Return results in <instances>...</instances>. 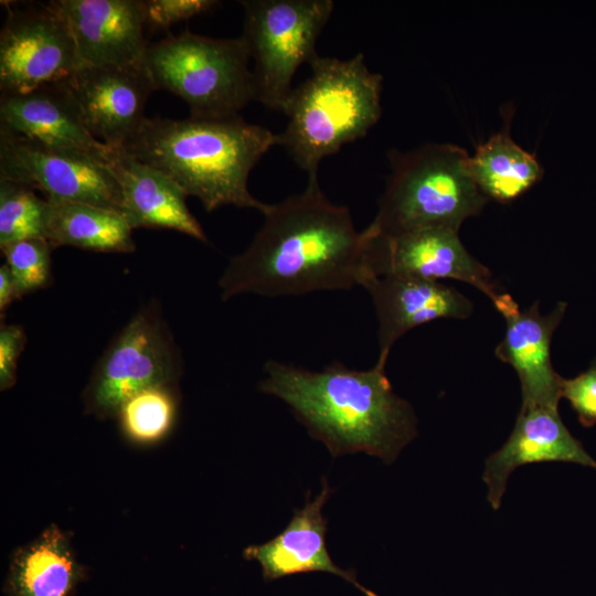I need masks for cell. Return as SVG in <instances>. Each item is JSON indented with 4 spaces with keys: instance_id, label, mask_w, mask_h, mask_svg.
<instances>
[{
    "instance_id": "cell-1",
    "label": "cell",
    "mask_w": 596,
    "mask_h": 596,
    "mask_svg": "<svg viewBox=\"0 0 596 596\" xmlns=\"http://www.w3.org/2000/svg\"><path fill=\"white\" fill-rule=\"evenodd\" d=\"M249 246L234 256L219 287L223 300L241 294L299 296L351 289L373 276L369 241L348 207L330 202L318 177L306 189L272 204Z\"/></svg>"
},
{
    "instance_id": "cell-2",
    "label": "cell",
    "mask_w": 596,
    "mask_h": 596,
    "mask_svg": "<svg viewBox=\"0 0 596 596\" xmlns=\"http://www.w3.org/2000/svg\"><path fill=\"white\" fill-rule=\"evenodd\" d=\"M385 366L354 370L337 361L309 371L269 360L258 387L283 400L333 458L363 451L391 464L417 436V421L394 393Z\"/></svg>"
},
{
    "instance_id": "cell-3",
    "label": "cell",
    "mask_w": 596,
    "mask_h": 596,
    "mask_svg": "<svg viewBox=\"0 0 596 596\" xmlns=\"http://www.w3.org/2000/svg\"><path fill=\"white\" fill-rule=\"evenodd\" d=\"M278 140V135L246 123L240 115L217 119L146 117L123 148L169 175L207 212L235 205L265 215L272 204L251 194L248 175Z\"/></svg>"
},
{
    "instance_id": "cell-4",
    "label": "cell",
    "mask_w": 596,
    "mask_h": 596,
    "mask_svg": "<svg viewBox=\"0 0 596 596\" xmlns=\"http://www.w3.org/2000/svg\"><path fill=\"white\" fill-rule=\"evenodd\" d=\"M309 65L310 76L284 108L288 124L278 145L313 178L323 158L363 138L379 121L383 77L368 68L361 53L348 60L318 55Z\"/></svg>"
},
{
    "instance_id": "cell-5",
    "label": "cell",
    "mask_w": 596,
    "mask_h": 596,
    "mask_svg": "<svg viewBox=\"0 0 596 596\" xmlns=\"http://www.w3.org/2000/svg\"><path fill=\"white\" fill-rule=\"evenodd\" d=\"M391 175L379 210L365 230L372 235L444 227L459 232L487 203L473 182L469 153L451 143H427L408 152L389 153Z\"/></svg>"
},
{
    "instance_id": "cell-6",
    "label": "cell",
    "mask_w": 596,
    "mask_h": 596,
    "mask_svg": "<svg viewBox=\"0 0 596 596\" xmlns=\"http://www.w3.org/2000/svg\"><path fill=\"white\" fill-rule=\"evenodd\" d=\"M246 41L214 39L184 31L149 44L143 66L156 88L182 98L193 118L238 116L255 100Z\"/></svg>"
},
{
    "instance_id": "cell-7",
    "label": "cell",
    "mask_w": 596,
    "mask_h": 596,
    "mask_svg": "<svg viewBox=\"0 0 596 596\" xmlns=\"http://www.w3.org/2000/svg\"><path fill=\"white\" fill-rule=\"evenodd\" d=\"M244 31L253 71L255 100L284 111L296 71L317 56L316 44L332 11L331 0H245Z\"/></svg>"
},
{
    "instance_id": "cell-8",
    "label": "cell",
    "mask_w": 596,
    "mask_h": 596,
    "mask_svg": "<svg viewBox=\"0 0 596 596\" xmlns=\"http://www.w3.org/2000/svg\"><path fill=\"white\" fill-rule=\"evenodd\" d=\"M182 359L157 305L142 307L115 337L83 391L85 414L116 417L120 405L149 386L178 385Z\"/></svg>"
},
{
    "instance_id": "cell-9",
    "label": "cell",
    "mask_w": 596,
    "mask_h": 596,
    "mask_svg": "<svg viewBox=\"0 0 596 596\" xmlns=\"http://www.w3.org/2000/svg\"><path fill=\"white\" fill-rule=\"evenodd\" d=\"M0 33V91L18 94L65 82L82 67L63 14L50 1L8 4Z\"/></svg>"
},
{
    "instance_id": "cell-10",
    "label": "cell",
    "mask_w": 596,
    "mask_h": 596,
    "mask_svg": "<svg viewBox=\"0 0 596 596\" xmlns=\"http://www.w3.org/2000/svg\"><path fill=\"white\" fill-rule=\"evenodd\" d=\"M0 180L39 190L47 201L87 203L119 212L121 209L120 188L106 163L3 130Z\"/></svg>"
},
{
    "instance_id": "cell-11",
    "label": "cell",
    "mask_w": 596,
    "mask_h": 596,
    "mask_svg": "<svg viewBox=\"0 0 596 596\" xmlns=\"http://www.w3.org/2000/svg\"><path fill=\"white\" fill-rule=\"evenodd\" d=\"M363 231L369 240V266L373 276L460 280L491 300L501 294L489 268L466 249L458 231L428 227L393 236Z\"/></svg>"
},
{
    "instance_id": "cell-12",
    "label": "cell",
    "mask_w": 596,
    "mask_h": 596,
    "mask_svg": "<svg viewBox=\"0 0 596 596\" xmlns=\"http://www.w3.org/2000/svg\"><path fill=\"white\" fill-rule=\"evenodd\" d=\"M492 302L505 320L504 337L494 353L518 374L521 408H558L563 377L553 368L551 342L566 302L558 301L546 315L540 311L539 301L521 310L512 296L504 292Z\"/></svg>"
},
{
    "instance_id": "cell-13",
    "label": "cell",
    "mask_w": 596,
    "mask_h": 596,
    "mask_svg": "<svg viewBox=\"0 0 596 596\" xmlns=\"http://www.w3.org/2000/svg\"><path fill=\"white\" fill-rule=\"evenodd\" d=\"M66 83L89 132L110 148H123L136 134L156 91L143 63L84 66Z\"/></svg>"
},
{
    "instance_id": "cell-14",
    "label": "cell",
    "mask_w": 596,
    "mask_h": 596,
    "mask_svg": "<svg viewBox=\"0 0 596 596\" xmlns=\"http://www.w3.org/2000/svg\"><path fill=\"white\" fill-rule=\"evenodd\" d=\"M74 38L82 67L141 65L145 0H53Z\"/></svg>"
},
{
    "instance_id": "cell-15",
    "label": "cell",
    "mask_w": 596,
    "mask_h": 596,
    "mask_svg": "<svg viewBox=\"0 0 596 596\" xmlns=\"http://www.w3.org/2000/svg\"><path fill=\"white\" fill-rule=\"evenodd\" d=\"M0 130L106 164L111 149L85 126L66 81L25 93L1 94Z\"/></svg>"
},
{
    "instance_id": "cell-16",
    "label": "cell",
    "mask_w": 596,
    "mask_h": 596,
    "mask_svg": "<svg viewBox=\"0 0 596 596\" xmlns=\"http://www.w3.org/2000/svg\"><path fill=\"white\" fill-rule=\"evenodd\" d=\"M370 294L379 322V359L386 364L393 344L411 329L438 319H466L472 302L440 281L400 276H370Z\"/></svg>"
},
{
    "instance_id": "cell-17",
    "label": "cell",
    "mask_w": 596,
    "mask_h": 596,
    "mask_svg": "<svg viewBox=\"0 0 596 596\" xmlns=\"http://www.w3.org/2000/svg\"><path fill=\"white\" fill-rule=\"evenodd\" d=\"M552 461L596 469V460L564 425L558 408H520L509 438L485 461L482 479L491 508H500L508 479L517 468Z\"/></svg>"
},
{
    "instance_id": "cell-18",
    "label": "cell",
    "mask_w": 596,
    "mask_h": 596,
    "mask_svg": "<svg viewBox=\"0 0 596 596\" xmlns=\"http://www.w3.org/2000/svg\"><path fill=\"white\" fill-rule=\"evenodd\" d=\"M320 492L310 500L307 492L306 503L296 509L287 526L272 540L244 549L246 560H255L262 567L263 577L272 582L295 574L326 572L342 577L366 596H376L362 586L354 571L343 570L331 558L326 544L328 520L322 508L331 497L326 477L321 479Z\"/></svg>"
},
{
    "instance_id": "cell-19",
    "label": "cell",
    "mask_w": 596,
    "mask_h": 596,
    "mask_svg": "<svg viewBox=\"0 0 596 596\" xmlns=\"http://www.w3.org/2000/svg\"><path fill=\"white\" fill-rule=\"evenodd\" d=\"M121 193V214L131 228H168L206 243L207 237L188 209L184 191L166 173L124 148H111L107 162Z\"/></svg>"
},
{
    "instance_id": "cell-20",
    "label": "cell",
    "mask_w": 596,
    "mask_h": 596,
    "mask_svg": "<svg viewBox=\"0 0 596 596\" xmlns=\"http://www.w3.org/2000/svg\"><path fill=\"white\" fill-rule=\"evenodd\" d=\"M84 576L71 536L51 524L13 551L4 592L8 596H70Z\"/></svg>"
},
{
    "instance_id": "cell-21",
    "label": "cell",
    "mask_w": 596,
    "mask_h": 596,
    "mask_svg": "<svg viewBox=\"0 0 596 596\" xmlns=\"http://www.w3.org/2000/svg\"><path fill=\"white\" fill-rule=\"evenodd\" d=\"M132 228L116 210L78 202L47 201L45 240L53 248L74 246L102 253H132Z\"/></svg>"
},
{
    "instance_id": "cell-22",
    "label": "cell",
    "mask_w": 596,
    "mask_h": 596,
    "mask_svg": "<svg viewBox=\"0 0 596 596\" xmlns=\"http://www.w3.org/2000/svg\"><path fill=\"white\" fill-rule=\"evenodd\" d=\"M470 175L487 200L509 203L536 184L544 170L510 135L509 120L469 155Z\"/></svg>"
},
{
    "instance_id": "cell-23",
    "label": "cell",
    "mask_w": 596,
    "mask_h": 596,
    "mask_svg": "<svg viewBox=\"0 0 596 596\" xmlns=\"http://www.w3.org/2000/svg\"><path fill=\"white\" fill-rule=\"evenodd\" d=\"M178 385H153L128 397L116 417L127 441L135 446H153L172 432L178 417Z\"/></svg>"
},
{
    "instance_id": "cell-24",
    "label": "cell",
    "mask_w": 596,
    "mask_h": 596,
    "mask_svg": "<svg viewBox=\"0 0 596 596\" xmlns=\"http://www.w3.org/2000/svg\"><path fill=\"white\" fill-rule=\"evenodd\" d=\"M47 200L28 185L0 180V247L28 238H45Z\"/></svg>"
},
{
    "instance_id": "cell-25",
    "label": "cell",
    "mask_w": 596,
    "mask_h": 596,
    "mask_svg": "<svg viewBox=\"0 0 596 596\" xmlns=\"http://www.w3.org/2000/svg\"><path fill=\"white\" fill-rule=\"evenodd\" d=\"M52 249L45 238L22 240L1 247L19 298L49 286Z\"/></svg>"
},
{
    "instance_id": "cell-26",
    "label": "cell",
    "mask_w": 596,
    "mask_h": 596,
    "mask_svg": "<svg viewBox=\"0 0 596 596\" xmlns=\"http://www.w3.org/2000/svg\"><path fill=\"white\" fill-rule=\"evenodd\" d=\"M561 397L566 398L584 427L596 424V359L572 379H562Z\"/></svg>"
},
{
    "instance_id": "cell-27",
    "label": "cell",
    "mask_w": 596,
    "mask_h": 596,
    "mask_svg": "<svg viewBox=\"0 0 596 596\" xmlns=\"http://www.w3.org/2000/svg\"><path fill=\"white\" fill-rule=\"evenodd\" d=\"M217 4L213 0H147L146 24L168 29L171 24L209 11Z\"/></svg>"
},
{
    "instance_id": "cell-28",
    "label": "cell",
    "mask_w": 596,
    "mask_h": 596,
    "mask_svg": "<svg viewBox=\"0 0 596 596\" xmlns=\"http://www.w3.org/2000/svg\"><path fill=\"white\" fill-rule=\"evenodd\" d=\"M26 343L24 329L19 324L0 327V390L11 389L17 381L18 361Z\"/></svg>"
},
{
    "instance_id": "cell-29",
    "label": "cell",
    "mask_w": 596,
    "mask_h": 596,
    "mask_svg": "<svg viewBox=\"0 0 596 596\" xmlns=\"http://www.w3.org/2000/svg\"><path fill=\"white\" fill-rule=\"evenodd\" d=\"M19 299L15 283L9 267L3 264L0 267V311L3 313L9 305Z\"/></svg>"
}]
</instances>
